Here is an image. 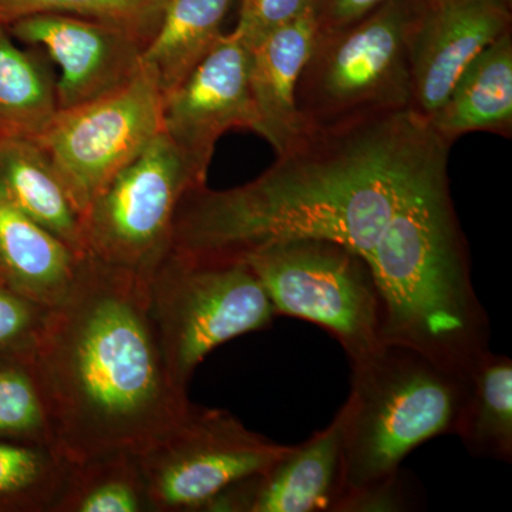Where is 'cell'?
I'll return each mask as SVG.
<instances>
[{"label": "cell", "mask_w": 512, "mask_h": 512, "mask_svg": "<svg viewBox=\"0 0 512 512\" xmlns=\"http://www.w3.org/2000/svg\"><path fill=\"white\" fill-rule=\"evenodd\" d=\"M276 315L308 320L356 362L383 345L382 305L369 259L329 239L272 245L244 259Z\"/></svg>", "instance_id": "7"}, {"label": "cell", "mask_w": 512, "mask_h": 512, "mask_svg": "<svg viewBox=\"0 0 512 512\" xmlns=\"http://www.w3.org/2000/svg\"><path fill=\"white\" fill-rule=\"evenodd\" d=\"M0 439L59 450L32 353L0 355Z\"/></svg>", "instance_id": "24"}, {"label": "cell", "mask_w": 512, "mask_h": 512, "mask_svg": "<svg viewBox=\"0 0 512 512\" xmlns=\"http://www.w3.org/2000/svg\"><path fill=\"white\" fill-rule=\"evenodd\" d=\"M69 468L55 447L0 439V512H55Z\"/></svg>", "instance_id": "23"}, {"label": "cell", "mask_w": 512, "mask_h": 512, "mask_svg": "<svg viewBox=\"0 0 512 512\" xmlns=\"http://www.w3.org/2000/svg\"><path fill=\"white\" fill-rule=\"evenodd\" d=\"M424 0H389L362 19L318 30L296 84L303 128L413 110L409 33Z\"/></svg>", "instance_id": "5"}, {"label": "cell", "mask_w": 512, "mask_h": 512, "mask_svg": "<svg viewBox=\"0 0 512 512\" xmlns=\"http://www.w3.org/2000/svg\"><path fill=\"white\" fill-rule=\"evenodd\" d=\"M444 151L417 178L369 256L382 342L466 375L490 349V322L471 278Z\"/></svg>", "instance_id": "3"}, {"label": "cell", "mask_w": 512, "mask_h": 512, "mask_svg": "<svg viewBox=\"0 0 512 512\" xmlns=\"http://www.w3.org/2000/svg\"><path fill=\"white\" fill-rule=\"evenodd\" d=\"M32 356L69 463L141 453L191 406L165 369L147 279L90 255L47 311Z\"/></svg>", "instance_id": "2"}, {"label": "cell", "mask_w": 512, "mask_h": 512, "mask_svg": "<svg viewBox=\"0 0 512 512\" xmlns=\"http://www.w3.org/2000/svg\"><path fill=\"white\" fill-rule=\"evenodd\" d=\"M49 308L0 284V355H26L35 348Z\"/></svg>", "instance_id": "26"}, {"label": "cell", "mask_w": 512, "mask_h": 512, "mask_svg": "<svg viewBox=\"0 0 512 512\" xmlns=\"http://www.w3.org/2000/svg\"><path fill=\"white\" fill-rule=\"evenodd\" d=\"M386 2L389 0H318L315 6L318 30L350 25Z\"/></svg>", "instance_id": "29"}, {"label": "cell", "mask_w": 512, "mask_h": 512, "mask_svg": "<svg viewBox=\"0 0 512 512\" xmlns=\"http://www.w3.org/2000/svg\"><path fill=\"white\" fill-rule=\"evenodd\" d=\"M148 309L175 389L188 394L208 353L271 326L274 305L245 261H205L168 251L147 279Z\"/></svg>", "instance_id": "6"}, {"label": "cell", "mask_w": 512, "mask_h": 512, "mask_svg": "<svg viewBox=\"0 0 512 512\" xmlns=\"http://www.w3.org/2000/svg\"><path fill=\"white\" fill-rule=\"evenodd\" d=\"M412 507L402 473L340 498L335 512H397Z\"/></svg>", "instance_id": "28"}, {"label": "cell", "mask_w": 512, "mask_h": 512, "mask_svg": "<svg viewBox=\"0 0 512 512\" xmlns=\"http://www.w3.org/2000/svg\"><path fill=\"white\" fill-rule=\"evenodd\" d=\"M59 110L56 83L36 50L0 22V137L36 138Z\"/></svg>", "instance_id": "21"}, {"label": "cell", "mask_w": 512, "mask_h": 512, "mask_svg": "<svg viewBox=\"0 0 512 512\" xmlns=\"http://www.w3.org/2000/svg\"><path fill=\"white\" fill-rule=\"evenodd\" d=\"M289 448L247 429L227 410L191 403L137 457L153 512H205L222 491L264 470Z\"/></svg>", "instance_id": "8"}, {"label": "cell", "mask_w": 512, "mask_h": 512, "mask_svg": "<svg viewBox=\"0 0 512 512\" xmlns=\"http://www.w3.org/2000/svg\"><path fill=\"white\" fill-rule=\"evenodd\" d=\"M234 0H170L160 25L141 53V67L161 94L187 79L225 33L222 23Z\"/></svg>", "instance_id": "19"}, {"label": "cell", "mask_w": 512, "mask_h": 512, "mask_svg": "<svg viewBox=\"0 0 512 512\" xmlns=\"http://www.w3.org/2000/svg\"><path fill=\"white\" fill-rule=\"evenodd\" d=\"M318 35L315 9L276 30L251 49L249 87L254 103L255 133L276 154L295 143L305 130L296 109V84Z\"/></svg>", "instance_id": "15"}, {"label": "cell", "mask_w": 512, "mask_h": 512, "mask_svg": "<svg viewBox=\"0 0 512 512\" xmlns=\"http://www.w3.org/2000/svg\"><path fill=\"white\" fill-rule=\"evenodd\" d=\"M427 121L450 146L477 131L512 137V29L467 64Z\"/></svg>", "instance_id": "17"}, {"label": "cell", "mask_w": 512, "mask_h": 512, "mask_svg": "<svg viewBox=\"0 0 512 512\" xmlns=\"http://www.w3.org/2000/svg\"><path fill=\"white\" fill-rule=\"evenodd\" d=\"M511 29V0H424L409 33L413 110L429 119L467 64Z\"/></svg>", "instance_id": "13"}, {"label": "cell", "mask_w": 512, "mask_h": 512, "mask_svg": "<svg viewBox=\"0 0 512 512\" xmlns=\"http://www.w3.org/2000/svg\"><path fill=\"white\" fill-rule=\"evenodd\" d=\"M163 131L97 195L82 218L86 255L150 278L171 247L175 212L198 187Z\"/></svg>", "instance_id": "9"}, {"label": "cell", "mask_w": 512, "mask_h": 512, "mask_svg": "<svg viewBox=\"0 0 512 512\" xmlns=\"http://www.w3.org/2000/svg\"><path fill=\"white\" fill-rule=\"evenodd\" d=\"M55 512H153L137 454L117 451L70 463Z\"/></svg>", "instance_id": "22"}, {"label": "cell", "mask_w": 512, "mask_h": 512, "mask_svg": "<svg viewBox=\"0 0 512 512\" xmlns=\"http://www.w3.org/2000/svg\"><path fill=\"white\" fill-rule=\"evenodd\" d=\"M450 148L414 110L305 128L251 183L188 190L170 251L244 261L272 245L329 239L369 259L417 178Z\"/></svg>", "instance_id": "1"}, {"label": "cell", "mask_w": 512, "mask_h": 512, "mask_svg": "<svg viewBox=\"0 0 512 512\" xmlns=\"http://www.w3.org/2000/svg\"><path fill=\"white\" fill-rule=\"evenodd\" d=\"M249 63L251 49L231 32L180 86L163 96L161 131L198 184H207L215 146L225 133L235 128L255 131Z\"/></svg>", "instance_id": "11"}, {"label": "cell", "mask_w": 512, "mask_h": 512, "mask_svg": "<svg viewBox=\"0 0 512 512\" xmlns=\"http://www.w3.org/2000/svg\"><path fill=\"white\" fill-rule=\"evenodd\" d=\"M318 0H241L235 35L252 49L276 30L315 9Z\"/></svg>", "instance_id": "27"}, {"label": "cell", "mask_w": 512, "mask_h": 512, "mask_svg": "<svg viewBox=\"0 0 512 512\" xmlns=\"http://www.w3.org/2000/svg\"><path fill=\"white\" fill-rule=\"evenodd\" d=\"M170 0H0V22L60 13L127 30L144 43L154 36Z\"/></svg>", "instance_id": "25"}, {"label": "cell", "mask_w": 512, "mask_h": 512, "mask_svg": "<svg viewBox=\"0 0 512 512\" xmlns=\"http://www.w3.org/2000/svg\"><path fill=\"white\" fill-rule=\"evenodd\" d=\"M456 436L476 457L512 461V360L491 352L467 372V393Z\"/></svg>", "instance_id": "20"}, {"label": "cell", "mask_w": 512, "mask_h": 512, "mask_svg": "<svg viewBox=\"0 0 512 512\" xmlns=\"http://www.w3.org/2000/svg\"><path fill=\"white\" fill-rule=\"evenodd\" d=\"M161 111L160 87L141 67L116 92L57 110L45 130L33 138L55 168L80 218L110 181L161 133Z\"/></svg>", "instance_id": "10"}, {"label": "cell", "mask_w": 512, "mask_h": 512, "mask_svg": "<svg viewBox=\"0 0 512 512\" xmlns=\"http://www.w3.org/2000/svg\"><path fill=\"white\" fill-rule=\"evenodd\" d=\"M0 188L40 227L86 255L82 218L45 151L30 138L0 137Z\"/></svg>", "instance_id": "18"}, {"label": "cell", "mask_w": 512, "mask_h": 512, "mask_svg": "<svg viewBox=\"0 0 512 512\" xmlns=\"http://www.w3.org/2000/svg\"><path fill=\"white\" fill-rule=\"evenodd\" d=\"M345 406L325 429L222 491L205 512H335L343 485Z\"/></svg>", "instance_id": "14"}, {"label": "cell", "mask_w": 512, "mask_h": 512, "mask_svg": "<svg viewBox=\"0 0 512 512\" xmlns=\"http://www.w3.org/2000/svg\"><path fill=\"white\" fill-rule=\"evenodd\" d=\"M80 259L0 188V284L53 308L72 288Z\"/></svg>", "instance_id": "16"}, {"label": "cell", "mask_w": 512, "mask_h": 512, "mask_svg": "<svg viewBox=\"0 0 512 512\" xmlns=\"http://www.w3.org/2000/svg\"><path fill=\"white\" fill-rule=\"evenodd\" d=\"M350 365L340 498L399 473L426 441L456 433L467 393V373L403 346L383 343Z\"/></svg>", "instance_id": "4"}, {"label": "cell", "mask_w": 512, "mask_h": 512, "mask_svg": "<svg viewBox=\"0 0 512 512\" xmlns=\"http://www.w3.org/2000/svg\"><path fill=\"white\" fill-rule=\"evenodd\" d=\"M6 26L15 40L45 50L59 66V110L116 92L141 70L146 43L106 23L60 13H37Z\"/></svg>", "instance_id": "12"}]
</instances>
